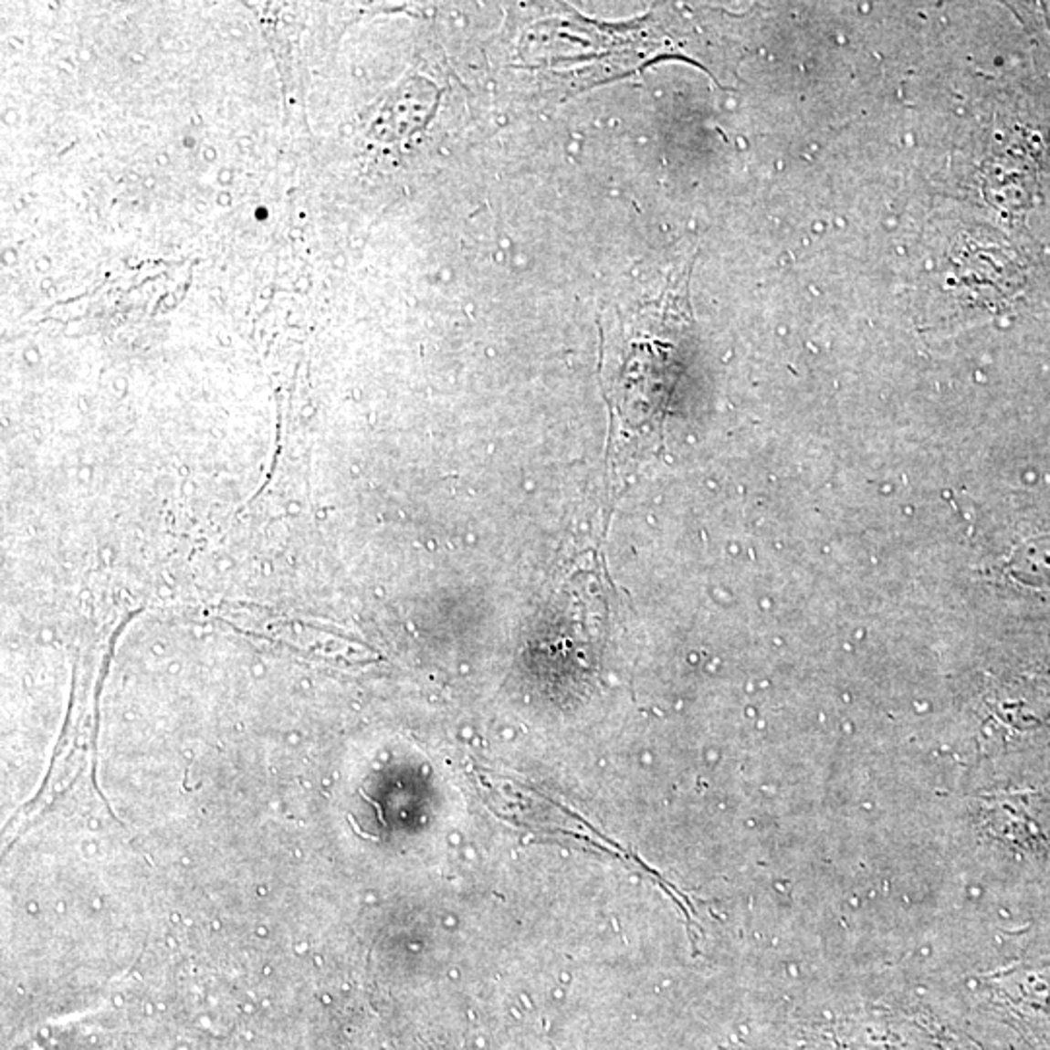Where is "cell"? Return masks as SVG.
Instances as JSON below:
<instances>
[{
  "label": "cell",
  "instance_id": "6da1fadb",
  "mask_svg": "<svg viewBox=\"0 0 1050 1050\" xmlns=\"http://www.w3.org/2000/svg\"><path fill=\"white\" fill-rule=\"evenodd\" d=\"M220 182H222V184H230V182H232V179H230V172H222V173H220Z\"/></svg>",
  "mask_w": 1050,
  "mask_h": 1050
}]
</instances>
